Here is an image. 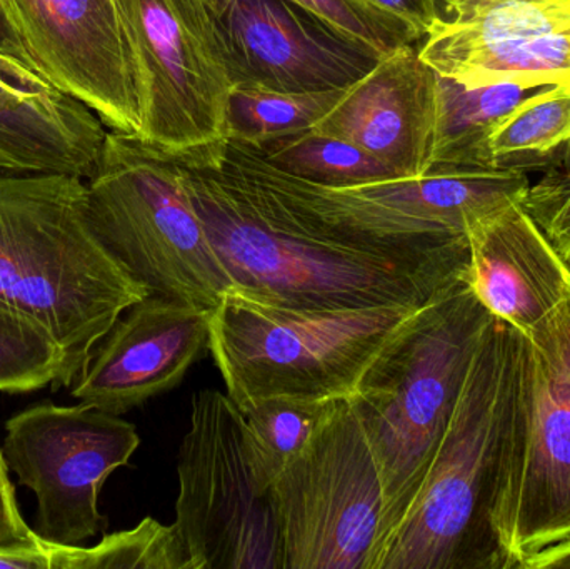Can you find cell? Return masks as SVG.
<instances>
[{
  "label": "cell",
  "instance_id": "obj_1",
  "mask_svg": "<svg viewBox=\"0 0 570 569\" xmlns=\"http://www.w3.org/2000/svg\"><path fill=\"white\" fill-rule=\"evenodd\" d=\"M173 156L234 291L249 300L307 311L421 307L468 276V237L435 249L354 243L230 169L216 143Z\"/></svg>",
  "mask_w": 570,
  "mask_h": 569
},
{
  "label": "cell",
  "instance_id": "obj_2",
  "mask_svg": "<svg viewBox=\"0 0 570 569\" xmlns=\"http://www.w3.org/2000/svg\"><path fill=\"white\" fill-rule=\"evenodd\" d=\"M524 336L492 317L424 483L377 569H514Z\"/></svg>",
  "mask_w": 570,
  "mask_h": 569
},
{
  "label": "cell",
  "instance_id": "obj_3",
  "mask_svg": "<svg viewBox=\"0 0 570 569\" xmlns=\"http://www.w3.org/2000/svg\"><path fill=\"white\" fill-rule=\"evenodd\" d=\"M86 199L80 177L0 169V307L59 344L69 386L116 321L149 296L97 239Z\"/></svg>",
  "mask_w": 570,
  "mask_h": 569
},
{
  "label": "cell",
  "instance_id": "obj_4",
  "mask_svg": "<svg viewBox=\"0 0 570 569\" xmlns=\"http://www.w3.org/2000/svg\"><path fill=\"white\" fill-rule=\"evenodd\" d=\"M492 317L465 276L412 316L351 398L384 483L379 560L424 483Z\"/></svg>",
  "mask_w": 570,
  "mask_h": 569
},
{
  "label": "cell",
  "instance_id": "obj_5",
  "mask_svg": "<svg viewBox=\"0 0 570 569\" xmlns=\"http://www.w3.org/2000/svg\"><path fill=\"white\" fill-rule=\"evenodd\" d=\"M421 307L291 310L233 291L210 313V354L237 408L277 396L351 400Z\"/></svg>",
  "mask_w": 570,
  "mask_h": 569
},
{
  "label": "cell",
  "instance_id": "obj_6",
  "mask_svg": "<svg viewBox=\"0 0 570 569\" xmlns=\"http://www.w3.org/2000/svg\"><path fill=\"white\" fill-rule=\"evenodd\" d=\"M86 186L94 234L149 296L214 311L233 293L173 154L107 130Z\"/></svg>",
  "mask_w": 570,
  "mask_h": 569
},
{
  "label": "cell",
  "instance_id": "obj_7",
  "mask_svg": "<svg viewBox=\"0 0 570 569\" xmlns=\"http://www.w3.org/2000/svg\"><path fill=\"white\" fill-rule=\"evenodd\" d=\"M220 160L269 190L302 219L335 236L389 249H435L465 239L475 217L524 199L528 174L509 170L429 174L332 189L274 169L256 150L217 143Z\"/></svg>",
  "mask_w": 570,
  "mask_h": 569
},
{
  "label": "cell",
  "instance_id": "obj_8",
  "mask_svg": "<svg viewBox=\"0 0 570 569\" xmlns=\"http://www.w3.org/2000/svg\"><path fill=\"white\" fill-rule=\"evenodd\" d=\"M177 474L173 524L187 569H284L273 490L257 480L243 413L227 394L194 396Z\"/></svg>",
  "mask_w": 570,
  "mask_h": 569
},
{
  "label": "cell",
  "instance_id": "obj_9",
  "mask_svg": "<svg viewBox=\"0 0 570 569\" xmlns=\"http://www.w3.org/2000/svg\"><path fill=\"white\" fill-rule=\"evenodd\" d=\"M284 569H375L384 483L351 400L308 441L273 487Z\"/></svg>",
  "mask_w": 570,
  "mask_h": 569
},
{
  "label": "cell",
  "instance_id": "obj_10",
  "mask_svg": "<svg viewBox=\"0 0 570 569\" xmlns=\"http://www.w3.org/2000/svg\"><path fill=\"white\" fill-rule=\"evenodd\" d=\"M136 63V137L179 154L223 140L230 87L204 0H116Z\"/></svg>",
  "mask_w": 570,
  "mask_h": 569
},
{
  "label": "cell",
  "instance_id": "obj_11",
  "mask_svg": "<svg viewBox=\"0 0 570 569\" xmlns=\"http://www.w3.org/2000/svg\"><path fill=\"white\" fill-rule=\"evenodd\" d=\"M136 426L77 404L40 403L6 423L2 454L37 500L32 530L47 543L77 547L102 530L99 494L139 448Z\"/></svg>",
  "mask_w": 570,
  "mask_h": 569
},
{
  "label": "cell",
  "instance_id": "obj_12",
  "mask_svg": "<svg viewBox=\"0 0 570 569\" xmlns=\"http://www.w3.org/2000/svg\"><path fill=\"white\" fill-rule=\"evenodd\" d=\"M570 540V293L524 336L522 444L508 521L514 569Z\"/></svg>",
  "mask_w": 570,
  "mask_h": 569
},
{
  "label": "cell",
  "instance_id": "obj_13",
  "mask_svg": "<svg viewBox=\"0 0 570 569\" xmlns=\"http://www.w3.org/2000/svg\"><path fill=\"white\" fill-rule=\"evenodd\" d=\"M233 89H347L385 53L294 0H204Z\"/></svg>",
  "mask_w": 570,
  "mask_h": 569
},
{
  "label": "cell",
  "instance_id": "obj_14",
  "mask_svg": "<svg viewBox=\"0 0 570 569\" xmlns=\"http://www.w3.org/2000/svg\"><path fill=\"white\" fill-rule=\"evenodd\" d=\"M419 57L468 87L570 89V0H441Z\"/></svg>",
  "mask_w": 570,
  "mask_h": 569
},
{
  "label": "cell",
  "instance_id": "obj_15",
  "mask_svg": "<svg viewBox=\"0 0 570 569\" xmlns=\"http://www.w3.org/2000/svg\"><path fill=\"white\" fill-rule=\"evenodd\" d=\"M47 79L124 136L140 130L136 63L116 0H9Z\"/></svg>",
  "mask_w": 570,
  "mask_h": 569
},
{
  "label": "cell",
  "instance_id": "obj_16",
  "mask_svg": "<svg viewBox=\"0 0 570 569\" xmlns=\"http://www.w3.org/2000/svg\"><path fill=\"white\" fill-rule=\"evenodd\" d=\"M210 313L166 297H144L97 344L70 393L79 403L122 416L174 390L210 351Z\"/></svg>",
  "mask_w": 570,
  "mask_h": 569
},
{
  "label": "cell",
  "instance_id": "obj_17",
  "mask_svg": "<svg viewBox=\"0 0 570 569\" xmlns=\"http://www.w3.org/2000/svg\"><path fill=\"white\" fill-rule=\"evenodd\" d=\"M438 72L404 46L347 87L312 129L341 137L387 164L401 179L424 176L435 124Z\"/></svg>",
  "mask_w": 570,
  "mask_h": 569
},
{
  "label": "cell",
  "instance_id": "obj_18",
  "mask_svg": "<svg viewBox=\"0 0 570 569\" xmlns=\"http://www.w3.org/2000/svg\"><path fill=\"white\" fill-rule=\"evenodd\" d=\"M468 283L485 310L528 336L570 293V263L512 199L465 229Z\"/></svg>",
  "mask_w": 570,
  "mask_h": 569
},
{
  "label": "cell",
  "instance_id": "obj_19",
  "mask_svg": "<svg viewBox=\"0 0 570 569\" xmlns=\"http://www.w3.org/2000/svg\"><path fill=\"white\" fill-rule=\"evenodd\" d=\"M107 130L42 70L0 53V169L89 179Z\"/></svg>",
  "mask_w": 570,
  "mask_h": 569
},
{
  "label": "cell",
  "instance_id": "obj_20",
  "mask_svg": "<svg viewBox=\"0 0 570 569\" xmlns=\"http://www.w3.org/2000/svg\"><path fill=\"white\" fill-rule=\"evenodd\" d=\"M534 90L518 84L468 87L438 73L434 137L424 176L491 170L489 136Z\"/></svg>",
  "mask_w": 570,
  "mask_h": 569
},
{
  "label": "cell",
  "instance_id": "obj_21",
  "mask_svg": "<svg viewBox=\"0 0 570 569\" xmlns=\"http://www.w3.org/2000/svg\"><path fill=\"white\" fill-rule=\"evenodd\" d=\"M489 169L549 173L570 157V89L541 87L498 124L488 140Z\"/></svg>",
  "mask_w": 570,
  "mask_h": 569
},
{
  "label": "cell",
  "instance_id": "obj_22",
  "mask_svg": "<svg viewBox=\"0 0 570 569\" xmlns=\"http://www.w3.org/2000/svg\"><path fill=\"white\" fill-rule=\"evenodd\" d=\"M342 400L266 398L239 408L257 480L273 490L277 478L334 416Z\"/></svg>",
  "mask_w": 570,
  "mask_h": 569
},
{
  "label": "cell",
  "instance_id": "obj_23",
  "mask_svg": "<svg viewBox=\"0 0 570 569\" xmlns=\"http://www.w3.org/2000/svg\"><path fill=\"white\" fill-rule=\"evenodd\" d=\"M250 149L256 150L269 166L281 173L332 189L401 179L394 169L367 150L315 129L271 140Z\"/></svg>",
  "mask_w": 570,
  "mask_h": 569
},
{
  "label": "cell",
  "instance_id": "obj_24",
  "mask_svg": "<svg viewBox=\"0 0 570 569\" xmlns=\"http://www.w3.org/2000/svg\"><path fill=\"white\" fill-rule=\"evenodd\" d=\"M344 90L284 94L233 89L227 100L224 139L259 147L271 140L304 133L334 109Z\"/></svg>",
  "mask_w": 570,
  "mask_h": 569
},
{
  "label": "cell",
  "instance_id": "obj_25",
  "mask_svg": "<svg viewBox=\"0 0 570 569\" xmlns=\"http://www.w3.org/2000/svg\"><path fill=\"white\" fill-rule=\"evenodd\" d=\"M52 569H187L174 524L146 518L132 530L106 534L94 547L49 543Z\"/></svg>",
  "mask_w": 570,
  "mask_h": 569
},
{
  "label": "cell",
  "instance_id": "obj_26",
  "mask_svg": "<svg viewBox=\"0 0 570 569\" xmlns=\"http://www.w3.org/2000/svg\"><path fill=\"white\" fill-rule=\"evenodd\" d=\"M69 387L66 354L37 324L0 307V391Z\"/></svg>",
  "mask_w": 570,
  "mask_h": 569
},
{
  "label": "cell",
  "instance_id": "obj_27",
  "mask_svg": "<svg viewBox=\"0 0 570 569\" xmlns=\"http://www.w3.org/2000/svg\"><path fill=\"white\" fill-rule=\"evenodd\" d=\"M324 17L337 29L368 43L381 53L394 52L422 40L421 33L394 13L365 0H294Z\"/></svg>",
  "mask_w": 570,
  "mask_h": 569
},
{
  "label": "cell",
  "instance_id": "obj_28",
  "mask_svg": "<svg viewBox=\"0 0 570 569\" xmlns=\"http://www.w3.org/2000/svg\"><path fill=\"white\" fill-rule=\"evenodd\" d=\"M522 204L564 254L570 244V157L531 184Z\"/></svg>",
  "mask_w": 570,
  "mask_h": 569
},
{
  "label": "cell",
  "instance_id": "obj_29",
  "mask_svg": "<svg viewBox=\"0 0 570 569\" xmlns=\"http://www.w3.org/2000/svg\"><path fill=\"white\" fill-rule=\"evenodd\" d=\"M42 538L26 523L17 507L16 488L0 448V548H40Z\"/></svg>",
  "mask_w": 570,
  "mask_h": 569
},
{
  "label": "cell",
  "instance_id": "obj_30",
  "mask_svg": "<svg viewBox=\"0 0 570 569\" xmlns=\"http://www.w3.org/2000/svg\"><path fill=\"white\" fill-rule=\"evenodd\" d=\"M365 2L411 23L421 33L422 39L428 36L432 23L441 16V0H365Z\"/></svg>",
  "mask_w": 570,
  "mask_h": 569
},
{
  "label": "cell",
  "instance_id": "obj_31",
  "mask_svg": "<svg viewBox=\"0 0 570 569\" xmlns=\"http://www.w3.org/2000/svg\"><path fill=\"white\" fill-rule=\"evenodd\" d=\"M0 53H6L12 59L39 69L32 53L29 52V47H27L22 33H20L16 19H13L9 0H0Z\"/></svg>",
  "mask_w": 570,
  "mask_h": 569
},
{
  "label": "cell",
  "instance_id": "obj_32",
  "mask_svg": "<svg viewBox=\"0 0 570 569\" xmlns=\"http://www.w3.org/2000/svg\"><path fill=\"white\" fill-rule=\"evenodd\" d=\"M0 569H52L49 543L40 548H0Z\"/></svg>",
  "mask_w": 570,
  "mask_h": 569
},
{
  "label": "cell",
  "instance_id": "obj_33",
  "mask_svg": "<svg viewBox=\"0 0 570 569\" xmlns=\"http://www.w3.org/2000/svg\"><path fill=\"white\" fill-rule=\"evenodd\" d=\"M522 569H570V540L539 551L525 560Z\"/></svg>",
  "mask_w": 570,
  "mask_h": 569
},
{
  "label": "cell",
  "instance_id": "obj_34",
  "mask_svg": "<svg viewBox=\"0 0 570 569\" xmlns=\"http://www.w3.org/2000/svg\"><path fill=\"white\" fill-rule=\"evenodd\" d=\"M569 254H570V244H569V246H568V249H566V251H564V256H566V257H568V256H569Z\"/></svg>",
  "mask_w": 570,
  "mask_h": 569
},
{
  "label": "cell",
  "instance_id": "obj_35",
  "mask_svg": "<svg viewBox=\"0 0 570 569\" xmlns=\"http://www.w3.org/2000/svg\"><path fill=\"white\" fill-rule=\"evenodd\" d=\"M568 259H569V263H570V254H569V256H568Z\"/></svg>",
  "mask_w": 570,
  "mask_h": 569
}]
</instances>
